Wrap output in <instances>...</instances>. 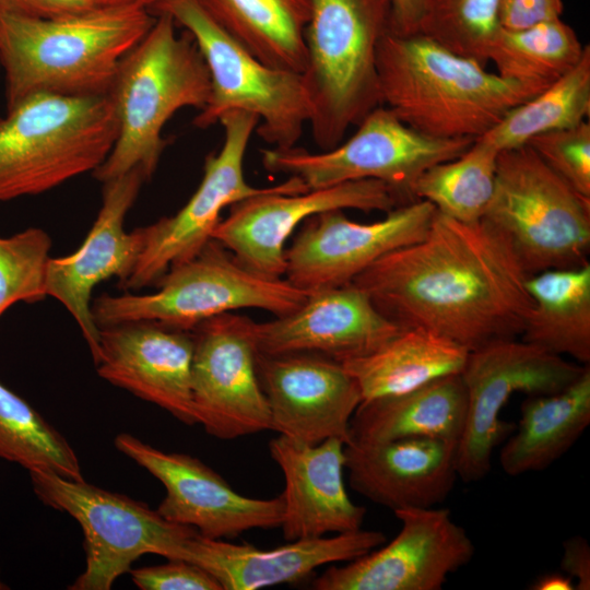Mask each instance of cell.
I'll list each match as a JSON object with an SVG mask.
<instances>
[{
  "label": "cell",
  "instance_id": "cell-1",
  "mask_svg": "<svg viewBox=\"0 0 590 590\" xmlns=\"http://www.w3.org/2000/svg\"><path fill=\"white\" fill-rule=\"evenodd\" d=\"M527 278L491 225L436 210L424 237L382 256L351 284L401 329L430 330L471 352L520 337L532 305Z\"/></svg>",
  "mask_w": 590,
  "mask_h": 590
},
{
  "label": "cell",
  "instance_id": "cell-2",
  "mask_svg": "<svg viewBox=\"0 0 590 590\" xmlns=\"http://www.w3.org/2000/svg\"><path fill=\"white\" fill-rule=\"evenodd\" d=\"M155 21L141 4L36 19L0 11L7 108L35 94L107 95L121 60Z\"/></svg>",
  "mask_w": 590,
  "mask_h": 590
},
{
  "label": "cell",
  "instance_id": "cell-3",
  "mask_svg": "<svg viewBox=\"0 0 590 590\" xmlns=\"http://www.w3.org/2000/svg\"><path fill=\"white\" fill-rule=\"evenodd\" d=\"M376 68L381 105L421 134L436 139H477L515 106L544 88L485 70L429 37L380 38Z\"/></svg>",
  "mask_w": 590,
  "mask_h": 590
},
{
  "label": "cell",
  "instance_id": "cell-4",
  "mask_svg": "<svg viewBox=\"0 0 590 590\" xmlns=\"http://www.w3.org/2000/svg\"><path fill=\"white\" fill-rule=\"evenodd\" d=\"M145 36L121 60L107 93L118 134L106 160L92 173L106 182L140 168L153 176L166 146L163 129L181 108L202 109L211 81L192 36L166 12H155Z\"/></svg>",
  "mask_w": 590,
  "mask_h": 590
},
{
  "label": "cell",
  "instance_id": "cell-5",
  "mask_svg": "<svg viewBox=\"0 0 590 590\" xmlns=\"http://www.w3.org/2000/svg\"><path fill=\"white\" fill-rule=\"evenodd\" d=\"M303 78L311 137L321 151L340 144L381 105L377 46L389 30V0H308Z\"/></svg>",
  "mask_w": 590,
  "mask_h": 590
},
{
  "label": "cell",
  "instance_id": "cell-6",
  "mask_svg": "<svg viewBox=\"0 0 590 590\" xmlns=\"http://www.w3.org/2000/svg\"><path fill=\"white\" fill-rule=\"evenodd\" d=\"M118 122L107 95L28 96L0 117V202L49 191L94 172Z\"/></svg>",
  "mask_w": 590,
  "mask_h": 590
},
{
  "label": "cell",
  "instance_id": "cell-7",
  "mask_svg": "<svg viewBox=\"0 0 590 590\" xmlns=\"http://www.w3.org/2000/svg\"><path fill=\"white\" fill-rule=\"evenodd\" d=\"M152 294H103L92 304L98 328L129 321H154L191 331L212 317L244 308L284 316L297 309L309 292L286 279H268L240 264L211 239L193 258L168 269Z\"/></svg>",
  "mask_w": 590,
  "mask_h": 590
},
{
  "label": "cell",
  "instance_id": "cell-8",
  "mask_svg": "<svg viewBox=\"0 0 590 590\" xmlns=\"http://www.w3.org/2000/svg\"><path fill=\"white\" fill-rule=\"evenodd\" d=\"M482 220L508 240L528 275L588 261L590 199L529 145L499 152L494 192Z\"/></svg>",
  "mask_w": 590,
  "mask_h": 590
},
{
  "label": "cell",
  "instance_id": "cell-9",
  "mask_svg": "<svg viewBox=\"0 0 590 590\" xmlns=\"http://www.w3.org/2000/svg\"><path fill=\"white\" fill-rule=\"evenodd\" d=\"M152 11L168 13L194 39L209 70L211 91L193 123L209 128L233 110L256 115L258 135L272 148H291L309 122L302 73L270 67L232 37L199 0H168Z\"/></svg>",
  "mask_w": 590,
  "mask_h": 590
},
{
  "label": "cell",
  "instance_id": "cell-10",
  "mask_svg": "<svg viewBox=\"0 0 590 590\" xmlns=\"http://www.w3.org/2000/svg\"><path fill=\"white\" fill-rule=\"evenodd\" d=\"M33 489L45 505L70 515L83 531L85 569L70 590H109L142 555L177 558L196 529L163 518L145 503L83 480L50 471H30Z\"/></svg>",
  "mask_w": 590,
  "mask_h": 590
},
{
  "label": "cell",
  "instance_id": "cell-11",
  "mask_svg": "<svg viewBox=\"0 0 590 590\" xmlns=\"http://www.w3.org/2000/svg\"><path fill=\"white\" fill-rule=\"evenodd\" d=\"M357 127L344 143L319 153L296 145L262 149L261 163L269 173L299 178L309 190L352 180H379L405 204L415 200V182L427 168L460 156L474 142L421 134L382 105Z\"/></svg>",
  "mask_w": 590,
  "mask_h": 590
},
{
  "label": "cell",
  "instance_id": "cell-12",
  "mask_svg": "<svg viewBox=\"0 0 590 590\" xmlns=\"http://www.w3.org/2000/svg\"><path fill=\"white\" fill-rule=\"evenodd\" d=\"M588 365H578L521 339H504L469 352L461 377L468 408L457 445L458 476L467 483L491 471L495 448L515 429L500 412L516 392L528 396L558 392Z\"/></svg>",
  "mask_w": 590,
  "mask_h": 590
},
{
  "label": "cell",
  "instance_id": "cell-13",
  "mask_svg": "<svg viewBox=\"0 0 590 590\" xmlns=\"http://www.w3.org/2000/svg\"><path fill=\"white\" fill-rule=\"evenodd\" d=\"M402 205L393 190L375 179L345 181L308 189L297 177L271 191L232 204L212 239L251 272L268 278L285 275V243L302 223L318 213L354 209L389 212Z\"/></svg>",
  "mask_w": 590,
  "mask_h": 590
},
{
  "label": "cell",
  "instance_id": "cell-14",
  "mask_svg": "<svg viewBox=\"0 0 590 590\" xmlns=\"http://www.w3.org/2000/svg\"><path fill=\"white\" fill-rule=\"evenodd\" d=\"M219 122L224 130L221 150L206 156L199 187L176 214L143 226L144 247L122 288L156 285L170 267L193 258L212 239L225 208L275 188L253 187L244 175L246 150L259 118L233 110Z\"/></svg>",
  "mask_w": 590,
  "mask_h": 590
},
{
  "label": "cell",
  "instance_id": "cell-15",
  "mask_svg": "<svg viewBox=\"0 0 590 590\" xmlns=\"http://www.w3.org/2000/svg\"><path fill=\"white\" fill-rule=\"evenodd\" d=\"M191 332L197 424L223 440L270 430L269 405L256 367L257 322L232 311L204 320Z\"/></svg>",
  "mask_w": 590,
  "mask_h": 590
},
{
  "label": "cell",
  "instance_id": "cell-16",
  "mask_svg": "<svg viewBox=\"0 0 590 590\" xmlns=\"http://www.w3.org/2000/svg\"><path fill=\"white\" fill-rule=\"evenodd\" d=\"M397 536L379 550L330 566L311 582L315 590H439L467 565L475 547L446 508H403Z\"/></svg>",
  "mask_w": 590,
  "mask_h": 590
},
{
  "label": "cell",
  "instance_id": "cell-17",
  "mask_svg": "<svg viewBox=\"0 0 590 590\" xmlns=\"http://www.w3.org/2000/svg\"><path fill=\"white\" fill-rule=\"evenodd\" d=\"M435 213L430 202L414 200L371 223L355 222L343 210L315 214L285 249L284 276L309 293L349 284L382 256L424 237Z\"/></svg>",
  "mask_w": 590,
  "mask_h": 590
},
{
  "label": "cell",
  "instance_id": "cell-18",
  "mask_svg": "<svg viewBox=\"0 0 590 590\" xmlns=\"http://www.w3.org/2000/svg\"><path fill=\"white\" fill-rule=\"evenodd\" d=\"M118 451L156 477L166 495L157 512L166 520L196 529L210 539H234L252 529H273L282 523L283 498H253L236 492L200 459L160 450L121 433Z\"/></svg>",
  "mask_w": 590,
  "mask_h": 590
},
{
  "label": "cell",
  "instance_id": "cell-19",
  "mask_svg": "<svg viewBox=\"0 0 590 590\" xmlns=\"http://www.w3.org/2000/svg\"><path fill=\"white\" fill-rule=\"evenodd\" d=\"M256 367L270 430L308 445L328 438L351 441V418L363 399L342 363L310 352H257Z\"/></svg>",
  "mask_w": 590,
  "mask_h": 590
},
{
  "label": "cell",
  "instance_id": "cell-20",
  "mask_svg": "<svg viewBox=\"0 0 590 590\" xmlns=\"http://www.w3.org/2000/svg\"><path fill=\"white\" fill-rule=\"evenodd\" d=\"M140 168L104 182L98 214L82 245L71 255L51 258L46 292L60 302L76 321L94 363L99 352V328L92 314V293L113 276L120 285L129 278L144 247L143 227L123 228L127 213L145 181Z\"/></svg>",
  "mask_w": 590,
  "mask_h": 590
},
{
  "label": "cell",
  "instance_id": "cell-21",
  "mask_svg": "<svg viewBox=\"0 0 590 590\" xmlns=\"http://www.w3.org/2000/svg\"><path fill=\"white\" fill-rule=\"evenodd\" d=\"M193 350L191 331L154 321H129L99 328L95 365L104 380L194 425Z\"/></svg>",
  "mask_w": 590,
  "mask_h": 590
},
{
  "label": "cell",
  "instance_id": "cell-22",
  "mask_svg": "<svg viewBox=\"0 0 590 590\" xmlns=\"http://www.w3.org/2000/svg\"><path fill=\"white\" fill-rule=\"evenodd\" d=\"M401 330L349 283L310 292L294 311L257 322V350L318 353L342 363L374 352Z\"/></svg>",
  "mask_w": 590,
  "mask_h": 590
},
{
  "label": "cell",
  "instance_id": "cell-23",
  "mask_svg": "<svg viewBox=\"0 0 590 590\" xmlns=\"http://www.w3.org/2000/svg\"><path fill=\"white\" fill-rule=\"evenodd\" d=\"M386 540L381 531L361 528L332 536L288 541L263 550L196 532L184 543L177 558L206 570L223 590H257L297 582L324 565L356 559Z\"/></svg>",
  "mask_w": 590,
  "mask_h": 590
},
{
  "label": "cell",
  "instance_id": "cell-24",
  "mask_svg": "<svg viewBox=\"0 0 590 590\" xmlns=\"http://www.w3.org/2000/svg\"><path fill=\"white\" fill-rule=\"evenodd\" d=\"M344 446L338 438L317 445L282 435L270 440V456L284 476L280 528L286 542L362 528L366 508L353 503L346 492Z\"/></svg>",
  "mask_w": 590,
  "mask_h": 590
},
{
  "label": "cell",
  "instance_id": "cell-25",
  "mask_svg": "<svg viewBox=\"0 0 590 590\" xmlns=\"http://www.w3.org/2000/svg\"><path fill=\"white\" fill-rule=\"evenodd\" d=\"M457 444L437 438L349 442L345 469L351 487L392 511L441 504L458 477Z\"/></svg>",
  "mask_w": 590,
  "mask_h": 590
},
{
  "label": "cell",
  "instance_id": "cell-26",
  "mask_svg": "<svg viewBox=\"0 0 590 590\" xmlns=\"http://www.w3.org/2000/svg\"><path fill=\"white\" fill-rule=\"evenodd\" d=\"M467 408L461 374L437 378L404 393L363 400L351 418L350 442L437 438L458 445Z\"/></svg>",
  "mask_w": 590,
  "mask_h": 590
},
{
  "label": "cell",
  "instance_id": "cell-27",
  "mask_svg": "<svg viewBox=\"0 0 590 590\" xmlns=\"http://www.w3.org/2000/svg\"><path fill=\"white\" fill-rule=\"evenodd\" d=\"M517 432L504 444L500 467L507 475L542 471L567 452L590 424V367L565 389L528 396Z\"/></svg>",
  "mask_w": 590,
  "mask_h": 590
},
{
  "label": "cell",
  "instance_id": "cell-28",
  "mask_svg": "<svg viewBox=\"0 0 590 590\" xmlns=\"http://www.w3.org/2000/svg\"><path fill=\"white\" fill-rule=\"evenodd\" d=\"M469 351L423 328L401 330L374 352L342 365L363 400L404 393L437 378L460 374ZM362 400V401H363Z\"/></svg>",
  "mask_w": 590,
  "mask_h": 590
},
{
  "label": "cell",
  "instance_id": "cell-29",
  "mask_svg": "<svg viewBox=\"0 0 590 590\" xmlns=\"http://www.w3.org/2000/svg\"><path fill=\"white\" fill-rule=\"evenodd\" d=\"M531 297L520 339L555 355L590 363V263L528 275Z\"/></svg>",
  "mask_w": 590,
  "mask_h": 590
},
{
  "label": "cell",
  "instance_id": "cell-30",
  "mask_svg": "<svg viewBox=\"0 0 590 590\" xmlns=\"http://www.w3.org/2000/svg\"><path fill=\"white\" fill-rule=\"evenodd\" d=\"M208 13L263 63L303 73L308 0H199Z\"/></svg>",
  "mask_w": 590,
  "mask_h": 590
},
{
  "label": "cell",
  "instance_id": "cell-31",
  "mask_svg": "<svg viewBox=\"0 0 590 590\" xmlns=\"http://www.w3.org/2000/svg\"><path fill=\"white\" fill-rule=\"evenodd\" d=\"M585 47L570 25L555 19L521 30L500 27L487 62L502 78L546 88L578 63Z\"/></svg>",
  "mask_w": 590,
  "mask_h": 590
},
{
  "label": "cell",
  "instance_id": "cell-32",
  "mask_svg": "<svg viewBox=\"0 0 590 590\" xmlns=\"http://www.w3.org/2000/svg\"><path fill=\"white\" fill-rule=\"evenodd\" d=\"M590 113V48L578 63L553 84L508 110L477 138L498 152L526 145L533 137L571 128ZM476 140V139H475Z\"/></svg>",
  "mask_w": 590,
  "mask_h": 590
},
{
  "label": "cell",
  "instance_id": "cell-33",
  "mask_svg": "<svg viewBox=\"0 0 590 590\" xmlns=\"http://www.w3.org/2000/svg\"><path fill=\"white\" fill-rule=\"evenodd\" d=\"M498 154L474 140L460 156L430 166L417 178L415 200H426L459 222H480L494 192Z\"/></svg>",
  "mask_w": 590,
  "mask_h": 590
},
{
  "label": "cell",
  "instance_id": "cell-34",
  "mask_svg": "<svg viewBox=\"0 0 590 590\" xmlns=\"http://www.w3.org/2000/svg\"><path fill=\"white\" fill-rule=\"evenodd\" d=\"M0 458L30 471L83 480L80 461L66 437L24 399L0 382Z\"/></svg>",
  "mask_w": 590,
  "mask_h": 590
},
{
  "label": "cell",
  "instance_id": "cell-35",
  "mask_svg": "<svg viewBox=\"0 0 590 590\" xmlns=\"http://www.w3.org/2000/svg\"><path fill=\"white\" fill-rule=\"evenodd\" d=\"M499 0H427L417 33L483 66L498 33Z\"/></svg>",
  "mask_w": 590,
  "mask_h": 590
},
{
  "label": "cell",
  "instance_id": "cell-36",
  "mask_svg": "<svg viewBox=\"0 0 590 590\" xmlns=\"http://www.w3.org/2000/svg\"><path fill=\"white\" fill-rule=\"evenodd\" d=\"M50 249V236L38 227L0 236V317L17 303L35 304L47 296Z\"/></svg>",
  "mask_w": 590,
  "mask_h": 590
},
{
  "label": "cell",
  "instance_id": "cell-37",
  "mask_svg": "<svg viewBox=\"0 0 590 590\" xmlns=\"http://www.w3.org/2000/svg\"><path fill=\"white\" fill-rule=\"evenodd\" d=\"M529 145L539 157L580 196L590 199V125L533 137Z\"/></svg>",
  "mask_w": 590,
  "mask_h": 590
},
{
  "label": "cell",
  "instance_id": "cell-38",
  "mask_svg": "<svg viewBox=\"0 0 590 590\" xmlns=\"http://www.w3.org/2000/svg\"><path fill=\"white\" fill-rule=\"evenodd\" d=\"M129 574L141 590H223L206 570L179 558H169L161 565L131 568Z\"/></svg>",
  "mask_w": 590,
  "mask_h": 590
},
{
  "label": "cell",
  "instance_id": "cell-39",
  "mask_svg": "<svg viewBox=\"0 0 590 590\" xmlns=\"http://www.w3.org/2000/svg\"><path fill=\"white\" fill-rule=\"evenodd\" d=\"M563 10V0H499V25L506 30H521L560 19Z\"/></svg>",
  "mask_w": 590,
  "mask_h": 590
},
{
  "label": "cell",
  "instance_id": "cell-40",
  "mask_svg": "<svg viewBox=\"0 0 590 590\" xmlns=\"http://www.w3.org/2000/svg\"><path fill=\"white\" fill-rule=\"evenodd\" d=\"M96 7L91 0H0V11L36 19H55Z\"/></svg>",
  "mask_w": 590,
  "mask_h": 590
},
{
  "label": "cell",
  "instance_id": "cell-41",
  "mask_svg": "<svg viewBox=\"0 0 590 590\" xmlns=\"http://www.w3.org/2000/svg\"><path fill=\"white\" fill-rule=\"evenodd\" d=\"M560 569L576 580V590L590 589V546L585 538L574 535L564 541Z\"/></svg>",
  "mask_w": 590,
  "mask_h": 590
},
{
  "label": "cell",
  "instance_id": "cell-42",
  "mask_svg": "<svg viewBox=\"0 0 590 590\" xmlns=\"http://www.w3.org/2000/svg\"><path fill=\"white\" fill-rule=\"evenodd\" d=\"M389 31L398 35L418 32L427 0H389Z\"/></svg>",
  "mask_w": 590,
  "mask_h": 590
},
{
  "label": "cell",
  "instance_id": "cell-43",
  "mask_svg": "<svg viewBox=\"0 0 590 590\" xmlns=\"http://www.w3.org/2000/svg\"><path fill=\"white\" fill-rule=\"evenodd\" d=\"M533 590H574L575 582L566 574L550 573L539 577L532 585Z\"/></svg>",
  "mask_w": 590,
  "mask_h": 590
},
{
  "label": "cell",
  "instance_id": "cell-44",
  "mask_svg": "<svg viewBox=\"0 0 590 590\" xmlns=\"http://www.w3.org/2000/svg\"><path fill=\"white\" fill-rule=\"evenodd\" d=\"M95 5L98 7H119V5H132L141 4L148 7L151 11L157 5L168 1V0H91Z\"/></svg>",
  "mask_w": 590,
  "mask_h": 590
},
{
  "label": "cell",
  "instance_id": "cell-45",
  "mask_svg": "<svg viewBox=\"0 0 590 590\" xmlns=\"http://www.w3.org/2000/svg\"><path fill=\"white\" fill-rule=\"evenodd\" d=\"M5 589H9V587L5 583H3L0 579V590H5Z\"/></svg>",
  "mask_w": 590,
  "mask_h": 590
}]
</instances>
